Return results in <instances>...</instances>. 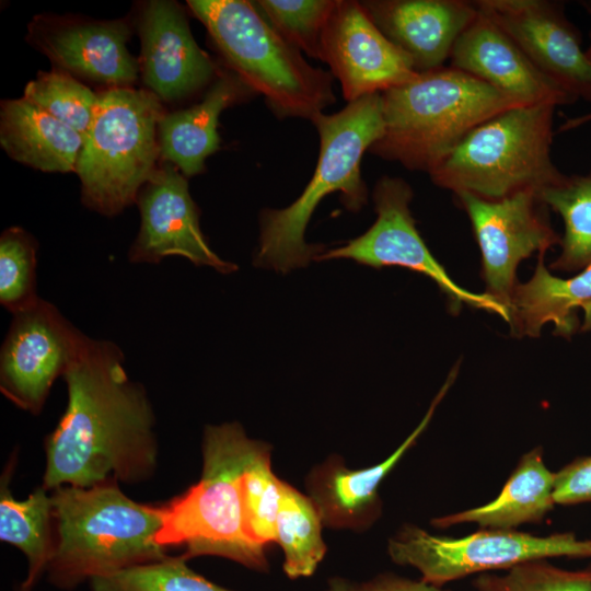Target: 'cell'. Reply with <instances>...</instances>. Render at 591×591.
Returning a JSON list of instances; mask_svg holds the SVG:
<instances>
[{"label": "cell", "mask_w": 591, "mask_h": 591, "mask_svg": "<svg viewBox=\"0 0 591 591\" xmlns=\"http://www.w3.org/2000/svg\"><path fill=\"white\" fill-rule=\"evenodd\" d=\"M62 379L67 406L46 439L42 486L50 491L150 478L158 464L155 416L120 347L90 337Z\"/></svg>", "instance_id": "1"}, {"label": "cell", "mask_w": 591, "mask_h": 591, "mask_svg": "<svg viewBox=\"0 0 591 591\" xmlns=\"http://www.w3.org/2000/svg\"><path fill=\"white\" fill-rule=\"evenodd\" d=\"M258 10L290 45L321 59L325 26L338 0H259Z\"/></svg>", "instance_id": "31"}, {"label": "cell", "mask_w": 591, "mask_h": 591, "mask_svg": "<svg viewBox=\"0 0 591 591\" xmlns=\"http://www.w3.org/2000/svg\"><path fill=\"white\" fill-rule=\"evenodd\" d=\"M460 364L449 373L419 425L398 448L379 464L350 470L333 455L316 465L308 475V496L315 505L324 526L362 532L382 514L379 487L405 453L428 427L439 403L454 383Z\"/></svg>", "instance_id": "18"}, {"label": "cell", "mask_w": 591, "mask_h": 591, "mask_svg": "<svg viewBox=\"0 0 591 591\" xmlns=\"http://www.w3.org/2000/svg\"><path fill=\"white\" fill-rule=\"evenodd\" d=\"M281 482L271 470L270 447L264 442L244 474L247 531L251 538L262 547L276 540Z\"/></svg>", "instance_id": "32"}, {"label": "cell", "mask_w": 591, "mask_h": 591, "mask_svg": "<svg viewBox=\"0 0 591 591\" xmlns=\"http://www.w3.org/2000/svg\"><path fill=\"white\" fill-rule=\"evenodd\" d=\"M325 591H450L424 580H410L393 573L381 575L370 581L358 583L343 578L329 580Z\"/></svg>", "instance_id": "35"}, {"label": "cell", "mask_w": 591, "mask_h": 591, "mask_svg": "<svg viewBox=\"0 0 591 591\" xmlns=\"http://www.w3.org/2000/svg\"><path fill=\"white\" fill-rule=\"evenodd\" d=\"M252 93L235 72L220 70L200 102L163 115L158 128L160 158L184 176L201 173L206 159L220 147L217 129L221 112Z\"/></svg>", "instance_id": "21"}, {"label": "cell", "mask_w": 591, "mask_h": 591, "mask_svg": "<svg viewBox=\"0 0 591 591\" xmlns=\"http://www.w3.org/2000/svg\"><path fill=\"white\" fill-rule=\"evenodd\" d=\"M90 337L56 305L39 299L13 314L0 349V391L20 409L38 415L57 378L80 356Z\"/></svg>", "instance_id": "11"}, {"label": "cell", "mask_w": 591, "mask_h": 591, "mask_svg": "<svg viewBox=\"0 0 591 591\" xmlns=\"http://www.w3.org/2000/svg\"><path fill=\"white\" fill-rule=\"evenodd\" d=\"M555 107L515 106L482 123L428 173L431 181L487 200L558 182L565 174L551 155Z\"/></svg>", "instance_id": "7"}, {"label": "cell", "mask_w": 591, "mask_h": 591, "mask_svg": "<svg viewBox=\"0 0 591 591\" xmlns=\"http://www.w3.org/2000/svg\"><path fill=\"white\" fill-rule=\"evenodd\" d=\"M586 53L589 60L591 61V32H590V44H589V47L586 49Z\"/></svg>", "instance_id": "38"}, {"label": "cell", "mask_w": 591, "mask_h": 591, "mask_svg": "<svg viewBox=\"0 0 591 591\" xmlns=\"http://www.w3.org/2000/svg\"><path fill=\"white\" fill-rule=\"evenodd\" d=\"M476 591H591V566L580 570L557 567L548 559L517 565L503 575L480 573Z\"/></svg>", "instance_id": "33"}, {"label": "cell", "mask_w": 591, "mask_h": 591, "mask_svg": "<svg viewBox=\"0 0 591 591\" xmlns=\"http://www.w3.org/2000/svg\"><path fill=\"white\" fill-rule=\"evenodd\" d=\"M50 496L54 551L46 572L56 588L71 590L86 580L169 557L157 542L164 507L136 502L118 483L61 486Z\"/></svg>", "instance_id": "2"}, {"label": "cell", "mask_w": 591, "mask_h": 591, "mask_svg": "<svg viewBox=\"0 0 591 591\" xmlns=\"http://www.w3.org/2000/svg\"><path fill=\"white\" fill-rule=\"evenodd\" d=\"M136 27L141 43L138 61L142 82L161 102L186 99L219 74L215 62L195 42L177 2H142Z\"/></svg>", "instance_id": "17"}, {"label": "cell", "mask_w": 591, "mask_h": 591, "mask_svg": "<svg viewBox=\"0 0 591 591\" xmlns=\"http://www.w3.org/2000/svg\"><path fill=\"white\" fill-rule=\"evenodd\" d=\"M231 70L260 93L278 117L311 121L335 102L333 77L312 67L285 40L254 1L189 0Z\"/></svg>", "instance_id": "6"}, {"label": "cell", "mask_w": 591, "mask_h": 591, "mask_svg": "<svg viewBox=\"0 0 591 591\" xmlns=\"http://www.w3.org/2000/svg\"><path fill=\"white\" fill-rule=\"evenodd\" d=\"M361 5L383 35L410 59L416 72L443 67L478 13L474 1L463 0H370Z\"/></svg>", "instance_id": "20"}, {"label": "cell", "mask_w": 591, "mask_h": 591, "mask_svg": "<svg viewBox=\"0 0 591 591\" xmlns=\"http://www.w3.org/2000/svg\"><path fill=\"white\" fill-rule=\"evenodd\" d=\"M591 121V113L586 115L567 119L559 128L558 132L568 131L578 128L587 123Z\"/></svg>", "instance_id": "36"}, {"label": "cell", "mask_w": 591, "mask_h": 591, "mask_svg": "<svg viewBox=\"0 0 591 591\" xmlns=\"http://www.w3.org/2000/svg\"><path fill=\"white\" fill-rule=\"evenodd\" d=\"M164 114L161 101L147 89L99 92L74 171L86 208L114 217L136 204L158 169V128Z\"/></svg>", "instance_id": "8"}, {"label": "cell", "mask_w": 591, "mask_h": 591, "mask_svg": "<svg viewBox=\"0 0 591 591\" xmlns=\"http://www.w3.org/2000/svg\"><path fill=\"white\" fill-rule=\"evenodd\" d=\"M7 470L0 487V540L18 547L27 559V573L20 591H32L47 571L54 551L53 502L49 490L36 488L16 499L8 487Z\"/></svg>", "instance_id": "25"}, {"label": "cell", "mask_w": 591, "mask_h": 591, "mask_svg": "<svg viewBox=\"0 0 591 591\" xmlns=\"http://www.w3.org/2000/svg\"><path fill=\"white\" fill-rule=\"evenodd\" d=\"M23 97L84 136L92 123L99 93L54 68L39 71L36 79L26 84Z\"/></svg>", "instance_id": "29"}, {"label": "cell", "mask_w": 591, "mask_h": 591, "mask_svg": "<svg viewBox=\"0 0 591 591\" xmlns=\"http://www.w3.org/2000/svg\"><path fill=\"white\" fill-rule=\"evenodd\" d=\"M323 526L310 497L282 480L275 543L282 549L283 571L289 578L309 577L316 570L326 553Z\"/></svg>", "instance_id": "26"}, {"label": "cell", "mask_w": 591, "mask_h": 591, "mask_svg": "<svg viewBox=\"0 0 591 591\" xmlns=\"http://www.w3.org/2000/svg\"><path fill=\"white\" fill-rule=\"evenodd\" d=\"M410 186L398 177L383 176L373 190L376 220L360 236L318 255L316 259H352L376 269L402 267L425 275L447 296L451 311L463 305L498 314L509 323L508 311L488 294L457 285L427 247L416 229L409 204Z\"/></svg>", "instance_id": "10"}, {"label": "cell", "mask_w": 591, "mask_h": 591, "mask_svg": "<svg viewBox=\"0 0 591 591\" xmlns=\"http://www.w3.org/2000/svg\"><path fill=\"white\" fill-rule=\"evenodd\" d=\"M321 60L339 80L348 103L401 85L418 73L358 1L338 0L322 35Z\"/></svg>", "instance_id": "16"}, {"label": "cell", "mask_w": 591, "mask_h": 591, "mask_svg": "<svg viewBox=\"0 0 591 591\" xmlns=\"http://www.w3.org/2000/svg\"><path fill=\"white\" fill-rule=\"evenodd\" d=\"M0 144L13 160L43 172L76 171L83 136L28 100L1 102Z\"/></svg>", "instance_id": "23"}, {"label": "cell", "mask_w": 591, "mask_h": 591, "mask_svg": "<svg viewBox=\"0 0 591 591\" xmlns=\"http://www.w3.org/2000/svg\"><path fill=\"white\" fill-rule=\"evenodd\" d=\"M312 123L320 136V154L314 174L303 193L288 207L264 209L254 265L280 273L305 267L323 251L308 244L306 225L322 199L340 192L344 206L358 211L367 204V186L360 164L366 151L384 132L381 93L348 103L338 113L320 114Z\"/></svg>", "instance_id": "4"}, {"label": "cell", "mask_w": 591, "mask_h": 591, "mask_svg": "<svg viewBox=\"0 0 591 591\" xmlns=\"http://www.w3.org/2000/svg\"><path fill=\"white\" fill-rule=\"evenodd\" d=\"M556 505L591 502V455L577 457L555 472Z\"/></svg>", "instance_id": "34"}, {"label": "cell", "mask_w": 591, "mask_h": 591, "mask_svg": "<svg viewBox=\"0 0 591 591\" xmlns=\"http://www.w3.org/2000/svg\"><path fill=\"white\" fill-rule=\"evenodd\" d=\"M555 472L548 470L542 447L524 453L499 495L490 502L431 520L439 529L475 523L480 529L515 530L541 523L554 508Z\"/></svg>", "instance_id": "22"}, {"label": "cell", "mask_w": 591, "mask_h": 591, "mask_svg": "<svg viewBox=\"0 0 591 591\" xmlns=\"http://www.w3.org/2000/svg\"><path fill=\"white\" fill-rule=\"evenodd\" d=\"M387 553L394 563L416 568L421 580L443 587L471 575L508 570L532 560L591 558V538H578L572 532L540 536L494 529L449 537L406 524L389 541Z\"/></svg>", "instance_id": "9"}, {"label": "cell", "mask_w": 591, "mask_h": 591, "mask_svg": "<svg viewBox=\"0 0 591 591\" xmlns=\"http://www.w3.org/2000/svg\"><path fill=\"white\" fill-rule=\"evenodd\" d=\"M591 172V171H590Z\"/></svg>", "instance_id": "39"}, {"label": "cell", "mask_w": 591, "mask_h": 591, "mask_svg": "<svg viewBox=\"0 0 591 591\" xmlns=\"http://www.w3.org/2000/svg\"><path fill=\"white\" fill-rule=\"evenodd\" d=\"M545 76L575 101L591 103V61L577 27L559 2L545 0L474 1Z\"/></svg>", "instance_id": "14"}, {"label": "cell", "mask_w": 591, "mask_h": 591, "mask_svg": "<svg viewBox=\"0 0 591 591\" xmlns=\"http://www.w3.org/2000/svg\"><path fill=\"white\" fill-rule=\"evenodd\" d=\"M384 132L369 151L429 173L474 128L524 105L452 67L418 72L381 93Z\"/></svg>", "instance_id": "5"}, {"label": "cell", "mask_w": 591, "mask_h": 591, "mask_svg": "<svg viewBox=\"0 0 591 591\" xmlns=\"http://www.w3.org/2000/svg\"><path fill=\"white\" fill-rule=\"evenodd\" d=\"M454 195L471 221L480 251L485 293L509 313L519 283V264L534 253L545 255L560 244L561 236L551 225L546 212L542 213L545 205L534 190L498 200L482 199L468 193Z\"/></svg>", "instance_id": "12"}, {"label": "cell", "mask_w": 591, "mask_h": 591, "mask_svg": "<svg viewBox=\"0 0 591 591\" xmlns=\"http://www.w3.org/2000/svg\"><path fill=\"white\" fill-rule=\"evenodd\" d=\"M184 556L134 566L90 580L92 591H231L190 569Z\"/></svg>", "instance_id": "30"}, {"label": "cell", "mask_w": 591, "mask_h": 591, "mask_svg": "<svg viewBox=\"0 0 591 591\" xmlns=\"http://www.w3.org/2000/svg\"><path fill=\"white\" fill-rule=\"evenodd\" d=\"M130 36L126 19L45 13L31 20L26 39L55 69L108 89L134 88L138 81L139 61L127 47Z\"/></svg>", "instance_id": "13"}, {"label": "cell", "mask_w": 591, "mask_h": 591, "mask_svg": "<svg viewBox=\"0 0 591 591\" xmlns=\"http://www.w3.org/2000/svg\"><path fill=\"white\" fill-rule=\"evenodd\" d=\"M538 199L564 221L561 252L551 265L564 273L580 271L591 265V172L564 175L537 193Z\"/></svg>", "instance_id": "27"}, {"label": "cell", "mask_w": 591, "mask_h": 591, "mask_svg": "<svg viewBox=\"0 0 591 591\" xmlns=\"http://www.w3.org/2000/svg\"><path fill=\"white\" fill-rule=\"evenodd\" d=\"M37 252L38 242L21 227H10L0 236V304L12 315L40 299Z\"/></svg>", "instance_id": "28"}, {"label": "cell", "mask_w": 591, "mask_h": 591, "mask_svg": "<svg viewBox=\"0 0 591 591\" xmlns=\"http://www.w3.org/2000/svg\"><path fill=\"white\" fill-rule=\"evenodd\" d=\"M544 256H537L532 277L517 285L508 324L517 337H538L551 323L556 335L570 338L580 328L577 310L591 301V265L564 279L546 268Z\"/></svg>", "instance_id": "24"}, {"label": "cell", "mask_w": 591, "mask_h": 591, "mask_svg": "<svg viewBox=\"0 0 591 591\" xmlns=\"http://www.w3.org/2000/svg\"><path fill=\"white\" fill-rule=\"evenodd\" d=\"M178 171L163 161L139 192L136 204L141 221L128 260L159 264L169 256H182L221 274L236 270L235 264L222 259L209 246L200 229L198 207Z\"/></svg>", "instance_id": "15"}, {"label": "cell", "mask_w": 591, "mask_h": 591, "mask_svg": "<svg viewBox=\"0 0 591 591\" xmlns=\"http://www.w3.org/2000/svg\"><path fill=\"white\" fill-rule=\"evenodd\" d=\"M449 59L450 67L484 81L524 105L558 106L575 102L479 10L455 42Z\"/></svg>", "instance_id": "19"}, {"label": "cell", "mask_w": 591, "mask_h": 591, "mask_svg": "<svg viewBox=\"0 0 591 591\" xmlns=\"http://www.w3.org/2000/svg\"><path fill=\"white\" fill-rule=\"evenodd\" d=\"M580 310L582 311L583 317L579 329L581 332H589L591 331V301L582 304Z\"/></svg>", "instance_id": "37"}, {"label": "cell", "mask_w": 591, "mask_h": 591, "mask_svg": "<svg viewBox=\"0 0 591 591\" xmlns=\"http://www.w3.org/2000/svg\"><path fill=\"white\" fill-rule=\"evenodd\" d=\"M263 443L248 438L239 422L208 425L201 477L163 506L158 544L166 549L184 546L186 559L212 555L266 570L265 547L248 534L244 501V474Z\"/></svg>", "instance_id": "3"}]
</instances>
